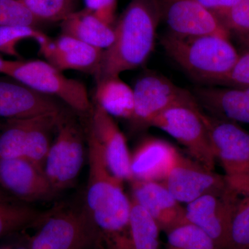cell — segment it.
<instances>
[{"label": "cell", "instance_id": "cell-1", "mask_svg": "<svg viewBox=\"0 0 249 249\" xmlns=\"http://www.w3.org/2000/svg\"><path fill=\"white\" fill-rule=\"evenodd\" d=\"M89 175L85 207L105 249H129L131 199L123 180L111 173L102 148L89 129H86Z\"/></svg>", "mask_w": 249, "mask_h": 249}, {"label": "cell", "instance_id": "cell-2", "mask_svg": "<svg viewBox=\"0 0 249 249\" xmlns=\"http://www.w3.org/2000/svg\"><path fill=\"white\" fill-rule=\"evenodd\" d=\"M160 19L159 0H131L114 27V42L103 51L96 81L144 65L155 47Z\"/></svg>", "mask_w": 249, "mask_h": 249}, {"label": "cell", "instance_id": "cell-3", "mask_svg": "<svg viewBox=\"0 0 249 249\" xmlns=\"http://www.w3.org/2000/svg\"><path fill=\"white\" fill-rule=\"evenodd\" d=\"M160 44L190 76L210 84H219L240 55L229 37L216 34L178 36L168 33L161 37Z\"/></svg>", "mask_w": 249, "mask_h": 249}, {"label": "cell", "instance_id": "cell-4", "mask_svg": "<svg viewBox=\"0 0 249 249\" xmlns=\"http://www.w3.org/2000/svg\"><path fill=\"white\" fill-rule=\"evenodd\" d=\"M39 225L28 243L30 249H89L101 244L85 206L65 208L56 205Z\"/></svg>", "mask_w": 249, "mask_h": 249}, {"label": "cell", "instance_id": "cell-5", "mask_svg": "<svg viewBox=\"0 0 249 249\" xmlns=\"http://www.w3.org/2000/svg\"><path fill=\"white\" fill-rule=\"evenodd\" d=\"M4 75L38 92L60 100L80 114H89L92 110L85 85L79 80L67 78L47 61L10 60Z\"/></svg>", "mask_w": 249, "mask_h": 249}, {"label": "cell", "instance_id": "cell-6", "mask_svg": "<svg viewBox=\"0 0 249 249\" xmlns=\"http://www.w3.org/2000/svg\"><path fill=\"white\" fill-rule=\"evenodd\" d=\"M216 160L226 181L239 195L249 194V133L236 123L202 111Z\"/></svg>", "mask_w": 249, "mask_h": 249}, {"label": "cell", "instance_id": "cell-7", "mask_svg": "<svg viewBox=\"0 0 249 249\" xmlns=\"http://www.w3.org/2000/svg\"><path fill=\"white\" fill-rule=\"evenodd\" d=\"M84 132L74 119L62 111L44 170L56 194L71 186L85 160Z\"/></svg>", "mask_w": 249, "mask_h": 249}, {"label": "cell", "instance_id": "cell-8", "mask_svg": "<svg viewBox=\"0 0 249 249\" xmlns=\"http://www.w3.org/2000/svg\"><path fill=\"white\" fill-rule=\"evenodd\" d=\"M200 106H178L156 116L150 124L186 147L193 160L214 170L216 157Z\"/></svg>", "mask_w": 249, "mask_h": 249}, {"label": "cell", "instance_id": "cell-9", "mask_svg": "<svg viewBox=\"0 0 249 249\" xmlns=\"http://www.w3.org/2000/svg\"><path fill=\"white\" fill-rule=\"evenodd\" d=\"M133 89L134 111L130 121L137 129L150 127L156 116L170 107L200 106L193 93L154 72L141 77Z\"/></svg>", "mask_w": 249, "mask_h": 249}, {"label": "cell", "instance_id": "cell-10", "mask_svg": "<svg viewBox=\"0 0 249 249\" xmlns=\"http://www.w3.org/2000/svg\"><path fill=\"white\" fill-rule=\"evenodd\" d=\"M238 196L232 189L204 195L187 204V222L206 232L218 249H228L231 222Z\"/></svg>", "mask_w": 249, "mask_h": 249}, {"label": "cell", "instance_id": "cell-11", "mask_svg": "<svg viewBox=\"0 0 249 249\" xmlns=\"http://www.w3.org/2000/svg\"><path fill=\"white\" fill-rule=\"evenodd\" d=\"M0 187L26 204L50 200L56 195L43 168L25 157H0Z\"/></svg>", "mask_w": 249, "mask_h": 249}, {"label": "cell", "instance_id": "cell-12", "mask_svg": "<svg viewBox=\"0 0 249 249\" xmlns=\"http://www.w3.org/2000/svg\"><path fill=\"white\" fill-rule=\"evenodd\" d=\"M161 183L178 202L186 204L208 193L232 189L224 176L180 153Z\"/></svg>", "mask_w": 249, "mask_h": 249}, {"label": "cell", "instance_id": "cell-13", "mask_svg": "<svg viewBox=\"0 0 249 249\" xmlns=\"http://www.w3.org/2000/svg\"><path fill=\"white\" fill-rule=\"evenodd\" d=\"M161 18L170 34L178 36L216 34L229 37L230 32L214 13L196 0H159Z\"/></svg>", "mask_w": 249, "mask_h": 249}, {"label": "cell", "instance_id": "cell-14", "mask_svg": "<svg viewBox=\"0 0 249 249\" xmlns=\"http://www.w3.org/2000/svg\"><path fill=\"white\" fill-rule=\"evenodd\" d=\"M36 42L47 62L60 71L97 73L104 50L63 34L54 39L44 34Z\"/></svg>", "mask_w": 249, "mask_h": 249}, {"label": "cell", "instance_id": "cell-15", "mask_svg": "<svg viewBox=\"0 0 249 249\" xmlns=\"http://www.w3.org/2000/svg\"><path fill=\"white\" fill-rule=\"evenodd\" d=\"M7 77L0 78V118L29 119L62 111L55 98Z\"/></svg>", "mask_w": 249, "mask_h": 249}, {"label": "cell", "instance_id": "cell-16", "mask_svg": "<svg viewBox=\"0 0 249 249\" xmlns=\"http://www.w3.org/2000/svg\"><path fill=\"white\" fill-rule=\"evenodd\" d=\"M90 116L88 128L99 142L109 170L123 181H132L131 155L125 137L114 118L96 104Z\"/></svg>", "mask_w": 249, "mask_h": 249}, {"label": "cell", "instance_id": "cell-17", "mask_svg": "<svg viewBox=\"0 0 249 249\" xmlns=\"http://www.w3.org/2000/svg\"><path fill=\"white\" fill-rule=\"evenodd\" d=\"M132 198L150 214L160 230L169 232L187 222L183 208L161 182L133 180Z\"/></svg>", "mask_w": 249, "mask_h": 249}, {"label": "cell", "instance_id": "cell-18", "mask_svg": "<svg viewBox=\"0 0 249 249\" xmlns=\"http://www.w3.org/2000/svg\"><path fill=\"white\" fill-rule=\"evenodd\" d=\"M178 154L177 149L165 141L145 139L131 155L132 181L162 182L173 168Z\"/></svg>", "mask_w": 249, "mask_h": 249}, {"label": "cell", "instance_id": "cell-19", "mask_svg": "<svg viewBox=\"0 0 249 249\" xmlns=\"http://www.w3.org/2000/svg\"><path fill=\"white\" fill-rule=\"evenodd\" d=\"M199 106L211 115L232 122L249 124V87L198 88L193 91Z\"/></svg>", "mask_w": 249, "mask_h": 249}, {"label": "cell", "instance_id": "cell-20", "mask_svg": "<svg viewBox=\"0 0 249 249\" xmlns=\"http://www.w3.org/2000/svg\"><path fill=\"white\" fill-rule=\"evenodd\" d=\"M62 34L105 50L114 40V29L87 11H75L61 23Z\"/></svg>", "mask_w": 249, "mask_h": 249}, {"label": "cell", "instance_id": "cell-21", "mask_svg": "<svg viewBox=\"0 0 249 249\" xmlns=\"http://www.w3.org/2000/svg\"><path fill=\"white\" fill-rule=\"evenodd\" d=\"M95 104L112 117L131 121L134 111V93L119 76H111L96 81Z\"/></svg>", "mask_w": 249, "mask_h": 249}, {"label": "cell", "instance_id": "cell-22", "mask_svg": "<svg viewBox=\"0 0 249 249\" xmlns=\"http://www.w3.org/2000/svg\"><path fill=\"white\" fill-rule=\"evenodd\" d=\"M54 209L40 211L16 199L0 197V238L40 224Z\"/></svg>", "mask_w": 249, "mask_h": 249}, {"label": "cell", "instance_id": "cell-23", "mask_svg": "<svg viewBox=\"0 0 249 249\" xmlns=\"http://www.w3.org/2000/svg\"><path fill=\"white\" fill-rule=\"evenodd\" d=\"M160 227L151 216L131 199L129 249H160Z\"/></svg>", "mask_w": 249, "mask_h": 249}, {"label": "cell", "instance_id": "cell-24", "mask_svg": "<svg viewBox=\"0 0 249 249\" xmlns=\"http://www.w3.org/2000/svg\"><path fill=\"white\" fill-rule=\"evenodd\" d=\"M165 249H218L212 239L201 229L189 222L167 232Z\"/></svg>", "mask_w": 249, "mask_h": 249}, {"label": "cell", "instance_id": "cell-25", "mask_svg": "<svg viewBox=\"0 0 249 249\" xmlns=\"http://www.w3.org/2000/svg\"><path fill=\"white\" fill-rule=\"evenodd\" d=\"M39 21L58 22L76 11L78 0H19Z\"/></svg>", "mask_w": 249, "mask_h": 249}, {"label": "cell", "instance_id": "cell-26", "mask_svg": "<svg viewBox=\"0 0 249 249\" xmlns=\"http://www.w3.org/2000/svg\"><path fill=\"white\" fill-rule=\"evenodd\" d=\"M228 249H249V194L239 199L234 210Z\"/></svg>", "mask_w": 249, "mask_h": 249}, {"label": "cell", "instance_id": "cell-27", "mask_svg": "<svg viewBox=\"0 0 249 249\" xmlns=\"http://www.w3.org/2000/svg\"><path fill=\"white\" fill-rule=\"evenodd\" d=\"M44 34L35 27L24 26L0 27V53L15 58H20L18 52V44L26 39H34L36 41Z\"/></svg>", "mask_w": 249, "mask_h": 249}, {"label": "cell", "instance_id": "cell-28", "mask_svg": "<svg viewBox=\"0 0 249 249\" xmlns=\"http://www.w3.org/2000/svg\"><path fill=\"white\" fill-rule=\"evenodd\" d=\"M39 22L19 0H0V27H35Z\"/></svg>", "mask_w": 249, "mask_h": 249}, {"label": "cell", "instance_id": "cell-29", "mask_svg": "<svg viewBox=\"0 0 249 249\" xmlns=\"http://www.w3.org/2000/svg\"><path fill=\"white\" fill-rule=\"evenodd\" d=\"M216 16L229 32L235 31L249 36V0H240Z\"/></svg>", "mask_w": 249, "mask_h": 249}, {"label": "cell", "instance_id": "cell-30", "mask_svg": "<svg viewBox=\"0 0 249 249\" xmlns=\"http://www.w3.org/2000/svg\"><path fill=\"white\" fill-rule=\"evenodd\" d=\"M218 85L232 88L249 87V49L239 55L232 70Z\"/></svg>", "mask_w": 249, "mask_h": 249}, {"label": "cell", "instance_id": "cell-31", "mask_svg": "<svg viewBox=\"0 0 249 249\" xmlns=\"http://www.w3.org/2000/svg\"><path fill=\"white\" fill-rule=\"evenodd\" d=\"M85 9L99 18L103 22L112 26L115 21L117 0H83Z\"/></svg>", "mask_w": 249, "mask_h": 249}, {"label": "cell", "instance_id": "cell-32", "mask_svg": "<svg viewBox=\"0 0 249 249\" xmlns=\"http://www.w3.org/2000/svg\"><path fill=\"white\" fill-rule=\"evenodd\" d=\"M196 1L216 15L231 7L240 0H196Z\"/></svg>", "mask_w": 249, "mask_h": 249}, {"label": "cell", "instance_id": "cell-33", "mask_svg": "<svg viewBox=\"0 0 249 249\" xmlns=\"http://www.w3.org/2000/svg\"><path fill=\"white\" fill-rule=\"evenodd\" d=\"M10 63V60H6L0 56V73L4 74L5 71L7 70Z\"/></svg>", "mask_w": 249, "mask_h": 249}, {"label": "cell", "instance_id": "cell-34", "mask_svg": "<svg viewBox=\"0 0 249 249\" xmlns=\"http://www.w3.org/2000/svg\"><path fill=\"white\" fill-rule=\"evenodd\" d=\"M0 197L6 198V199H15L12 197V196H9V195H8L7 193H6V192H5L4 190L1 188V187H0Z\"/></svg>", "mask_w": 249, "mask_h": 249}, {"label": "cell", "instance_id": "cell-35", "mask_svg": "<svg viewBox=\"0 0 249 249\" xmlns=\"http://www.w3.org/2000/svg\"><path fill=\"white\" fill-rule=\"evenodd\" d=\"M89 249H105L103 248V246L101 245V244H97V245L93 246L92 247L89 248Z\"/></svg>", "mask_w": 249, "mask_h": 249}, {"label": "cell", "instance_id": "cell-36", "mask_svg": "<svg viewBox=\"0 0 249 249\" xmlns=\"http://www.w3.org/2000/svg\"><path fill=\"white\" fill-rule=\"evenodd\" d=\"M16 249H29V244H28V245L26 247H19V248H17Z\"/></svg>", "mask_w": 249, "mask_h": 249}, {"label": "cell", "instance_id": "cell-37", "mask_svg": "<svg viewBox=\"0 0 249 249\" xmlns=\"http://www.w3.org/2000/svg\"><path fill=\"white\" fill-rule=\"evenodd\" d=\"M0 126H1V124H0Z\"/></svg>", "mask_w": 249, "mask_h": 249}]
</instances>
